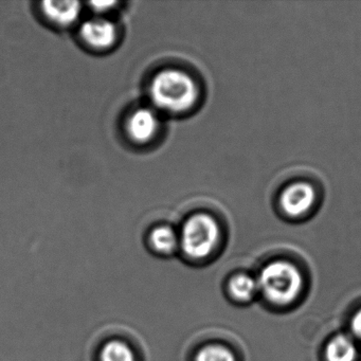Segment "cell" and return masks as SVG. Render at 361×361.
Returning a JSON list of instances; mask_svg holds the SVG:
<instances>
[{"label": "cell", "mask_w": 361, "mask_h": 361, "mask_svg": "<svg viewBox=\"0 0 361 361\" xmlns=\"http://www.w3.org/2000/svg\"><path fill=\"white\" fill-rule=\"evenodd\" d=\"M259 291L274 304L286 305L291 303L302 290L301 272L290 262H271L262 269L257 279Z\"/></svg>", "instance_id": "277c9868"}, {"label": "cell", "mask_w": 361, "mask_h": 361, "mask_svg": "<svg viewBox=\"0 0 361 361\" xmlns=\"http://www.w3.org/2000/svg\"><path fill=\"white\" fill-rule=\"evenodd\" d=\"M350 327L355 337L358 338L361 341V308L353 316Z\"/></svg>", "instance_id": "4fadbf2b"}, {"label": "cell", "mask_w": 361, "mask_h": 361, "mask_svg": "<svg viewBox=\"0 0 361 361\" xmlns=\"http://www.w3.org/2000/svg\"><path fill=\"white\" fill-rule=\"evenodd\" d=\"M149 242L157 252L169 255L176 249L178 238L172 228L160 226L151 232Z\"/></svg>", "instance_id": "9c48e42d"}, {"label": "cell", "mask_w": 361, "mask_h": 361, "mask_svg": "<svg viewBox=\"0 0 361 361\" xmlns=\"http://www.w3.org/2000/svg\"><path fill=\"white\" fill-rule=\"evenodd\" d=\"M224 231L225 221L216 211L202 210L194 213L183 224L181 232L183 251L193 259H204L219 246Z\"/></svg>", "instance_id": "3957f363"}, {"label": "cell", "mask_w": 361, "mask_h": 361, "mask_svg": "<svg viewBox=\"0 0 361 361\" xmlns=\"http://www.w3.org/2000/svg\"><path fill=\"white\" fill-rule=\"evenodd\" d=\"M82 39L97 50H106L115 44L117 39L116 26L102 18L86 20L80 31Z\"/></svg>", "instance_id": "8992f818"}, {"label": "cell", "mask_w": 361, "mask_h": 361, "mask_svg": "<svg viewBox=\"0 0 361 361\" xmlns=\"http://www.w3.org/2000/svg\"><path fill=\"white\" fill-rule=\"evenodd\" d=\"M229 289L235 299L248 301L257 295L259 291V284L257 279L248 274H238L230 280Z\"/></svg>", "instance_id": "30bf717a"}, {"label": "cell", "mask_w": 361, "mask_h": 361, "mask_svg": "<svg viewBox=\"0 0 361 361\" xmlns=\"http://www.w3.org/2000/svg\"><path fill=\"white\" fill-rule=\"evenodd\" d=\"M195 361H235V357L226 346L210 344L197 353Z\"/></svg>", "instance_id": "7c38bea8"}, {"label": "cell", "mask_w": 361, "mask_h": 361, "mask_svg": "<svg viewBox=\"0 0 361 361\" xmlns=\"http://www.w3.org/2000/svg\"><path fill=\"white\" fill-rule=\"evenodd\" d=\"M357 353L358 350L353 338L341 334L329 340L325 356L327 361H355Z\"/></svg>", "instance_id": "ba28073f"}, {"label": "cell", "mask_w": 361, "mask_h": 361, "mask_svg": "<svg viewBox=\"0 0 361 361\" xmlns=\"http://www.w3.org/2000/svg\"><path fill=\"white\" fill-rule=\"evenodd\" d=\"M101 361H136L130 346L120 340L107 342L101 350Z\"/></svg>", "instance_id": "8fae6325"}, {"label": "cell", "mask_w": 361, "mask_h": 361, "mask_svg": "<svg viewBox=\"0 0 361 361\" xmlns=\"http://www.w3.org/2000/svg\"><path fill=\"white\" fill-rule=\"evenodd\" d=\"M117 5L116 3H92L90 6L94 8V10L97 11H105V10H109V8L114 7V6Z\"/></svg>", "instance_id": "5bb4252c"}, {"label": "cell", "mask_w": 361, "mask_h": 361, "mask_svg": "<svg viewBox=\"0 0 361 361\" xmlns=\"http://www.w3.org/2000/svg\"><path fill=\"white\" fill-rule=\"evenodd\" d=\"M325 200V185L317 173L293 169L281 175L270 191L272 210L283 221L303 223L320 211Z\"/></svg>", "instance_id": "6da1fadb"}, {"label": "cell", "mask_w": 361, "mask_h": 361, "mask_svg": "<svg viewBox=\"0 0 361 361\" xmlns=\"http://www.w3.org/2000/svg\"><path fill=\"white\" fill-rule=\"evenodd\" d=\"M149 96L158 109L169 113H185L200 103L202 86L190 73L178 69L160 71L152 80Z\"/></svg>", "instance_id": "7a4b0ae2"}, {"label": "cell", "mask_w": 361, "mask_h": 361, "mask_svg": "<svg viewBox=\"0 0 361 361\" xmlns=\"http://www.w3.org/2000/svg\"><path fill=\"white\" fill-rule=\"evenodd\" d=\"M160 128L157 113L149 107L136 109L126 122V132L136 143H147L155 138Z\"/></svg>", "instance_id": "5b68a950"}, {"label": "cell", "mask_w": 361, "mask_h": 361, "mask_svg": "<svg viewBox=\"0 0 361 361\" xmlns=\"http://www.w3.org/2000/svg\"><path fill=\"white\" fill-rule=\"evenodd\" d=\"M42 11L52 24L69 27L75 24L81 13V4L78 1H44Z\"/></svg>", "instance_id": "52a82bcc"}]
</instances>
